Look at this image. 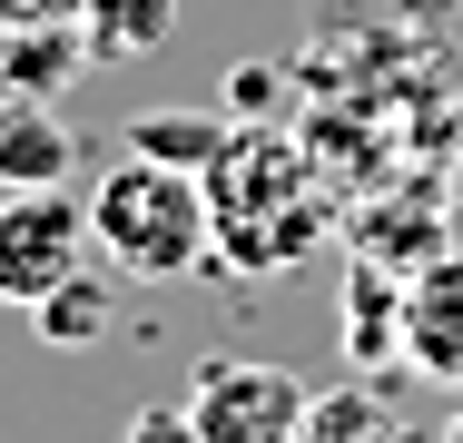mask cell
Returning <instances> with one entry per match:
<instances>
[{
    "label": "cell",
    "mask_w": 463,
    "mask_h": 443,
    "mask_svg": "<svg viewBox=\"0 0 463 443\" xmlns=\"http://www.w3.org/2000/svg\"><path fill=\"white\" fill-rule=\"evenodd\" d=\"M207 227H217V247L227 266H247V276H277L316 247V187H306V158L286 148L277 128H237L207 168Z\"/></svg>",
    "instance_id": "cell-1"
},
{
    "label": "cell",
    "mask_w": 463,
    "mask_h": 443,
    "mask_svg": "<svg viewBox=\"0 0 463 443\" xmlns=\"http://www.w3.org/2000/svg\"><path fill=\"white\" fill-rule=\"evenodd\" d=\"M90 247H99V266H118L138 286L207 266V247H217L207 187L187 168H158V158H128L118 148V168H99V187H90Z\"/></svg>",
    "instance_id": "cell-2"
},
{
    "label": "cell",
    "mask_w": 463,
    "mask_h": 443,
    "mask_svg": "<svg viewBox=\"0 0 463 443\" xmlns=\"http://www.w3.org/2000/svg\"><path fill=\"white\" fill-rule=\"evenodd\" d=\"M90 197L70 187H0V306H40L90 266Z\"/></svg>",
    "instance_id": "cell-3"
},
{
    "label": "cell",
    "mask_w": 463,
    "mask_h": 443,
    "mask_svg": "<svg viewBox=\"0 0 463 443\" xmlns=\"http://www.w3.org/2000/svg\"><path fill=\"white\" fill-rule=\"evenodd\" d=\"M306 384L286 374V364H257V354H217V364H197V384H187V424L197 443H296L306 434Z\"/></svg>",
    "instance_id": "cell-4"
},
{
    "label": "cell",
    "mask_w": 463,
    "mask_h": 443,
    "mask_svg": "<svg viewBox=\"0 0 463 443\" xmlns=\"http://www.w3.org/2000/svg\"><path fill=\"white\" fill-rule=\"evenodd\" d=\"M80 138L50 99H0V187H70Z\"/></svg>",
    "instance_id": "cell-5"
},
{
    "label": "cell",
    "mask_w": 463,
    "mask_h": 443,
    "mask_svg": "<svg viewBox=\"0 0 463 443\" xmlns=\"http://www.w3.org/2000/svg\"><path fill=\"white\" fill-rule=\"evenodd\" d=\"M99 70L80 20H40V30H0V99H60V89Z\"/></svg>",
    "instance_id": "cell-6"
},
{
    "label": "cell",
    "mask_w": 463,
    "mask_h": 443,
    "mask_svg": "<svg viewBox=\"0 0 463 443\" xmlns=\"http://www.w3.org/2000/svg\"><path fill=\"white\" fill-rule=\"evenodd\" d=\"M30 325H40V345L50 354H80V345H99L109 325H118V266H80L70 286H50L40 306H30Z\"/></svg>",
    "instance_id": "cell-7"
},
{
    "label": "cell",
    "mask_w": 463,
    "mask_h": 443,
    "mask_svg": "<svg viewBox=\"0 0 463 443\" xmlns=\"http://www.w3.org/2000/svg\"><path fill=\"white\" fill-rule=\"evenodd\" d=\"M227 138H237L227 108H138L128 118V158H158V168H187V177L207 168Z\"/></svg>",
    "instance_id": "cell-8"
},
{
    "label": "cell",
    "mask_w": 463,
    "mask_h": 443,
    "mask_svg": "<svg viewBox=\"0 0 463 443\" xmlns=\"http://www.w3.org/2000/svg\"><path fill=\"white\" fill-rule=\"evenodd\" d=\"M168 30H178V0H90V10H80V40H90L99 70L168 50Z\"/></svg>",
    "instance_id": "cell-9"
},
{
    "label": "cell",
    "mask_w": 463,
    "mask_h": 443,
    "mask_svg": "<svg viewBox=\"0 0 463 443\" xmlns=\"http://www.w3.org/2000/svg\"><path fill=\"white\" fill-rule=\"evenodd\" d=\"M296 443H414V424L384 414L374 384H335V394L306 404V434H296Z\"/></svg>",
    "instance_id": "cell-10"
},
{
    "label": "cell",
    "mask_w": 463,
    "mask_h": 443,
    "mask_svg": "<svg viewBox=\"0 0 463 443\" xmlns=\"http://www.w3.org/2000/svg\"><path fill=\"white\" fill-rule=\"evenodd\" d=\"M217 108H227L237 128H267V118L286 108V70L277 60H237V70L217 80Z\"/></svg>",
    "instance_id": "cell-11"
},
{
    "label": "cell",
    "mask_w": 463,
    "mask_h": 443,
    "mask_svg": "<svg viewBox=\"0 0 463 443\" xmlns=\"http://www.w3.org/2000/svg\"><path fill=\"white\" fill-rule=\"evenodd\" d=\"M118 443H197V424H187V404H148V414H128Z\"/></svg>",
    "instance_id": "cell-12"
},
{
    "label": "cell",
    "mask_w": 463,
    "mask_h": 443,
    "mask_svg": "<svg viewBox=\"0 0 463 443\" xmlns=\"http://www.w3.org/2000/svg\"><path fill=\"white\" fill-rule=\"evenodd\" d=\"M90 0H0V30H40V20H80Z\"/></svg>",
    "instance_id": "cell-13"
},
{
    "label": "cell",
    "mask_w": 463,
    "mask_h": 443,
    "mask_svg": "<svg viewBox=\"0 0 463 443\" xmlns=\"http://www.w3.org/2000/svg\"><path fill=\"white\" fill-rule=\"evenodd\" d=\"M444 443H463V414H454V434H444Z\"/></svg>",
    "instance_id": "cell-14"
}]
</instances>
